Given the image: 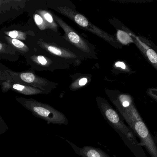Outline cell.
<instances>
[{"label":"cell","instance_id":"cell-1","mask_svg":"<svg viewBox=\"0 0 157 157\" xmlns=\"http://www.w3.org/2000/svg\"><path fill=\"white\" fill-rule=\"evenodd\" d=\"M22 105L32 112L35 116L47 121L48 124L67 125V117L51 106L36 101H21Z\"/></svg>","mask_w":157,"mask_h":157},{"label":"cell","instance_id":"cell-2","mask_svg":"<svg viewBox=\"0 0 157 157\" xmlns=\"http://www.w3.org/2000/svg\"><path fill=\"white\" fill-rule=\"evenodd\" d=\"M98 105L105 120L116 129L124 135L133 145L137 144V141L133 131L121 120L116 111L104 99H99Z\"/></svg>","mask_w":157,"mask_h":157},{"label":"cell","instance_id":"cell-3","mask_svg":"<svg viewBox=\"0 0 157 157\" xmlns=\"http://www.w3.org/2000/svg\"><path fill=\"white\" fill-rule=\"evenodd\" d=\"M110 99L132 130L136 122L142 120L130 95L120 94L111 97Z\"/></svg>","mask_w":157,"mask_h":157},{"label":"cell","instance_id":"cell-4","mask_svg":"<svg viewBox=\"0 0 157 157\" xmlns=\"http://www.w3.org/2000/svg\"><path fill=\"white\" fill-rule=\"evenodd\" d=\"M133 131L140 140L139 145L144 146L151 157H157V146L143 120L134 124Z\"/></svg>","mask_w":157,"mask_h":157},{"label":"cell","instance_id":"cell-5","mask_svg":"<svg viewBox=\"0 0 157 157\" xmlns=\"http://www.w3.org/2000/svg\"><path fill=\"white\" fill-rule=\"evenodd\" d=\"M129 34L133 38L134 43L141 53L157 71V54L156 52L142 42L138 37L131 33H129Z\"/></svg>","mask_w":157,"mask_h":157},{"label":"cell","instance_id":"cell-6","mask_svg":"<svg viewBox=\"0 0 157 157\" xmlns=\"http://www.w3.org/2000/svg\"><path fill=\"white\" fill-rule=\"evenodd\" d=\"M71 145L75 152L82 157H110L101 149L91 146H85L82 148L77 147L75 144L67 140Z\"/></svg>","mask_w":157,"mask_h":157},{"label":"cell","instance_id":"cell-7","mask_svg":"<svg viewBox=\"0 0 157 157\" xmlns=\"http://www.w3.org/2000/svg\"><path fill=\"white\" fill-rule=\"evenodd\" d=\"M117 38L121 44L126 45L129 43H134L133 38L129 33L121 30H118L117 33Z\"/></svg>","mask_w":157,"mask_h":157},{"label":"cell","instance_id":"cell-8","mask_svg":"<svg viewBox=\"0 0 157 157\" xmlns=\"http://www.w3.org/2000/svg\"><path fill=\"white\" fill-rule=\"evenodd\" d=\"M74 19L76 22L82 27H87L89 25V22L87 19L81 14L76 15Z\"/></svg>","mask_w":157,"mask_h":157},{"label":"cell","instance_id":"cell-9","mask_svg":"<svg viewBox=\"0 0 157 157\" xmlns=\"http://www.w3.org/2000/svg\"><path fill=\"white\" fill-rule=\"evenodd\" d=\"M21 79L26 82H32L34 81L35 76L31 73H24L21 74Z\"/></svg>","mask_w":157,"mask_h":157},{"label":"cell","instance_id":"cell-10","mask_svg":"<svg viewBox=\"0 0 157 157\" xmlns=\"http://www.w3.org/2000/svg\"><path fill=\"white\" fill-rule=\"evenodd\" d=\"M68 37L70 40L74 44H78L80 41V38L79 36L74 32H70L68 33Z\"/></svg>","mask_w":157,"mask_h":157},{"label":"cell","instance_id":"cell-11","mask_svg":"<svg viewBox=\"0 0 157 157\" xmlns=\"http://www.w3.org/2000/svg\"><path fill=\"white\" fill-rule=\"evenodd\" d=\"M147 93L150 97L157 101V89L151 88L148 89L147 90Z\"/></svg>","mask_w":157,"mask_h":157},{"label":"cell","instance_id":"cell-12","mask_svg":"<svg viewBox=\"0 0 157 157\" xmlns=\"http://www.w3.org/2000/svg\"><path fill=\"white\" fill-rule=\"evenodd\" d=\"M1 129H0V134H2V133H4L7 129H8V126L5 124V122L3 121L2 117H1Z\"/></svg>","mask_w":157,"mask_h":157},{"label":"cell","instance_id":"cell-13","mask_svg":"<svg viewBox=\"0 0 157 157\" xmlns=\"http://www.w3.org/2000/svg\"><path fill=\"white\" fill-rule=\"evenodd\" d=\"M12 43L13 45L15 46L16 47L18 48H22L25 46V44L24 43L21 41H19L16 39H13L12 40Z\"/></svg>","mask_w":157,"mask_h":157},{"label":"cell","instance_id":"cell-14","mask_svg":"<svg viewBox=\"0 0 157 157\" xmlns=\"http://www.w3.org/2000/svg\"><path fill=\"white\" fill-rule=\"evenodd\" d=\"M48 50L53 54L57 56H60L62 54L61 51L59 49L54 47L49 46L48 47Z\"/></svg>","mask_w":157,"mask_h":157},{"label":"cell","instance_id":"cell-15","mask_svg":"<svg viewBox=\"0 0 157 157\" xmlns=\"http://www.w3.org/2000/svg\"><path fill=\"white\" fill-rule=\"evenodd\" d=\"M13 88L15 90L19 91L22 92L25 90V86L20 85V84H14L13 85Z\"/></svg>","mask_w":157,"mask_h":157},{"label":"cell","instance_id":"cell-16","mask_svg":"<svg viewBox=\"0 0 157 157\" xmlns=\"http://www.w3.org/2000/svg\"><path fill=\"white\" fill-rule=\"evenodd\" d=\"M35 21L36 24L38 25L42 24L43 21V19L41 18V16L37 15V14H36L35 16Z\"/></svg>","mask_w":157,"mask_h":157},{"label":"cell","instance_id":"cell-17","mask_svg":"<svg viewBox=\"0 0 157 157\" xmlns=\"http://www.w3.org/2000/svg\"><path fill=\"white\" fill-rule=\"evenodd\" d=\"M37 59H38L39 63L42 64V65H45L47 63V61L46 59L44 56H39L38 58H37Z\"/></svg>","mask_w":157,"mask_h":157},{"label":"cell","instance_id":"cell-18","mask_svg":"<svg viewBox=\"0 0 157 157\" xmlns=\"http://www.w3.org/2000/svg\"><path fill=\"white\" fill-rule=\"evenodd\" d=\"M18 33H18V32H17V31H13L8 33V35H9V36H10V37H11L12 38H13V39H15V38H16V37L18 36Z\"/></svg>","mask_w":157,"mask_h":157},{"label":"cell","instance_id":"cell-19","mask_svg":"<svg viewBox=\"0 0 157 157\" xmlns=\"http://www.w3.org/2000/svg\"><path fill=\"white\" fill-rule=\"evenodd\" d=\"M44 17L46 20L48 21L49 22L52 23V22H53V18H52V16H51V15H50L49 13H46L44 15Z\"/></svg>","mask_w":157,"mask_h":157},{"label":"cell","instance_id":"cell-20","mask_svg":"<svg viewBox=\"0 0 157 157\" xmlns=\"http://www.w3.org/2000/svg\"><path fill=\"white\" fill-rule=\"evenodd\" d=\"M88 82V80L86 78H82L79 81V84L80 86H83V85H85Z\"/></svg>","mask_w":157,"mask_h":157},{"label":"cell","instance_id":"cell-21","mask_svg":"<svg viewBox=\"0 0 157 157\" xmlns=\"http://www.w3.org/2000/svg\"><path fill=\"white\" fill-rule=\"evenodd\" d=\"M115 66L117 67H120L121 68L123 69H125L126 66L125 64H124L123 62H117L115 64Z\"/></svg>","mask_w":157,"mask_h":157},{"label":"cell","instance_id":"cell-22","mask_svg":"<svg viewBox=\"0 0 157 157\" xmlns=\"http://www.w3.org/2000/svg\"><path fill=\"white\" fill-rule=\"evenodd\" d=\"M2 48V44H0V49H1V50Z\"/></svg>","mask_w":157,"mask_h":157}]
</instances>
